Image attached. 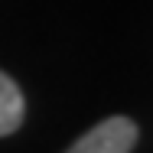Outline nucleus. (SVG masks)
<instances>
[{
    "instance_id": "obj_1",
    "label": "nucleus",
    "mask_w": 153,
    "mask_h": 153,
    "mask_svg": "<svg viewBox=\"0 0 153 153\" xmlns=\"http://www.w3.org/2000/svg\"><path fill=\"white\" fill-rule=\"evenodd\" d=\"M137 147V124L130 117H108L94 124L85 137H78L68 153H130Z\"/></svg>"
},
{
    "instance_id": "obj_2",
    "label": "nucleus",
    "mask_w": 153,
    "mask_h": 153,
    "mask_svg": "<svg viewBox=\"0 0 153 153\" xmlns=\"http://www.w3.org/2000/svg\"><path fill=\"white\" fill-rule=\"evenodd\" d=\"M23 114H26V101H23V91L16 88V82L0 72V137L13 134L20 124H23Z\"/></svg>"
}]
</instances>
